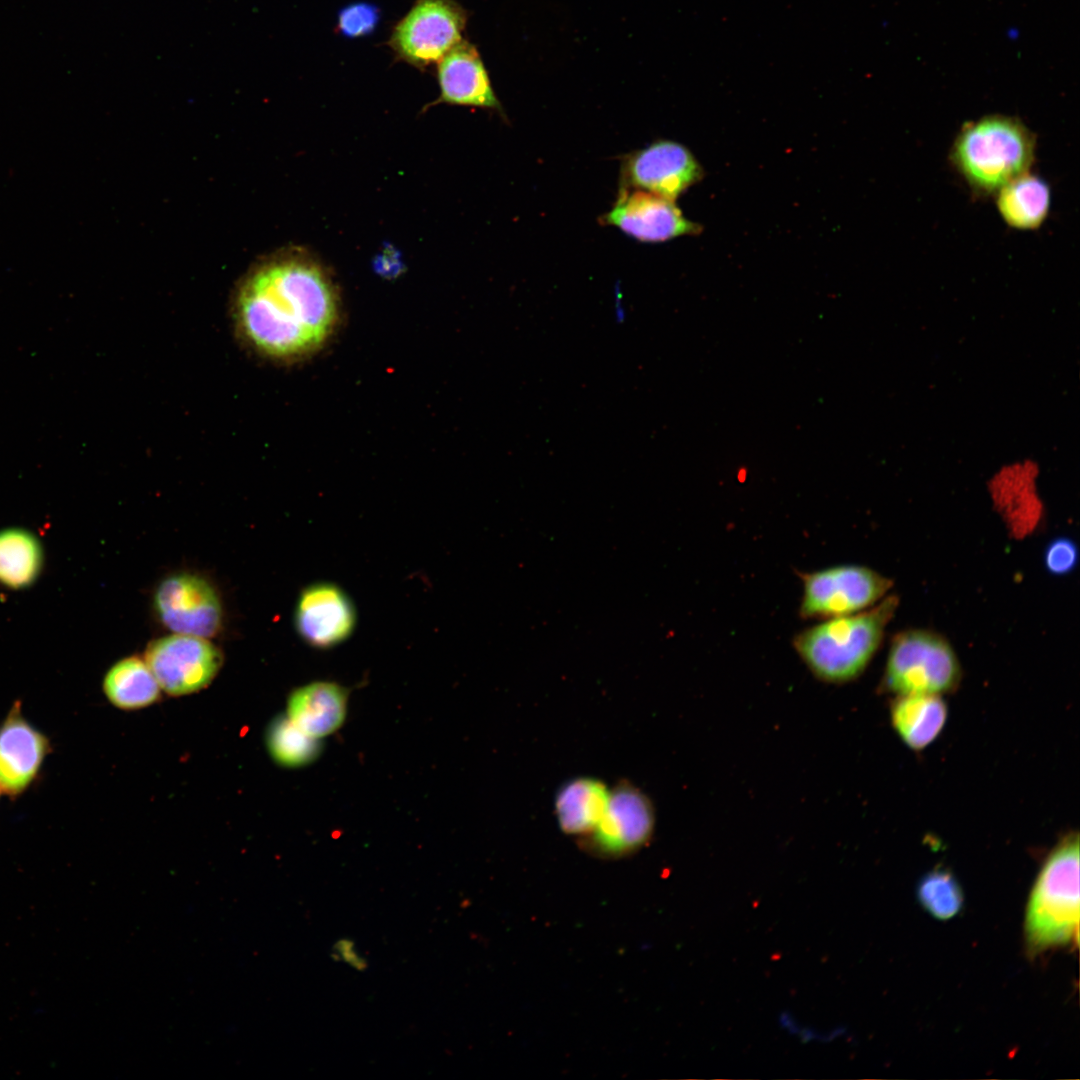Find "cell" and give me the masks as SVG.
<instances>
[{
  "mask_svg": "<svg viewBox=\"0 0 1080 1080\" xmlns=\"http://www.w3.org/2000/svg\"><path fill=\"white\" fill-rule=\"evenodd\" d=\"M336 315V295L325 273L294 258L258 269L243 284L235 305L243 338L272 358L316 349L331 333Z\"/></svg>",
  "mask_w": 1080,
  "mask_h": 1080,
  "instance_id": "6da1fadb",
  "label": "cell"
},
{
  "mask_svg": "<svg viewBox=\"0 0 1080 1080\" xmlns=\"http://www.w3.org/2000/svg\"><path fill=\"white\" fill-rule=\"evenodd\" d=\"M1036 147L1035 134L1021 119L989 114L961 126L949 161L975 196L990 197L1031 171Z\"/></svg>",
  "mask_w": 1080,
  "mask_h": 1080,
  "instance_id": "7a4b0ae2",
  "label": "cell"
},
{
  "mask_svg": "<svg viewBox=\"0 0 1080 1080\" xmlns=\"http://www.w3.org/2000/svg\"><path fill=\"white\" fill-rule=\"evenodd\" d=\"M897 603L891 596L867 611L825 619L796 634L793 647L818 679L830 683L853 680L876 653Z\"/></svg>",
  "mask_w": 1080,
  "mask_h": 1080,
  "instance_id": "3957f363",
  "label": "cell"
},
{
  "mask_svg": "<svg viewBox=\"0 0 1080 1080\" xmlns=\"http://www.w3.org/2000/svg\"><path fill=\"white\" fill-rule=\"evenodd\" d=\"M1079 835L1070 832L1053 848L1034 883L1025 935L1034 952L1078 939Z\"/></svg>",
  "mask_w": 1080,
  "mask_h": 1080,
  "instance_id": "277c9868",
  "label": "cell"
},
{
  "mask_svg": "<svg viewBox=\"0 0 1080 1080\" xmlns=\"http://www.w3.org/2000/svg\"><path fill=\"white\" fill-rule=\"evenodd\" d=\"M961 680L956 653L942 636L909 630L892 641L883 675V688L897 695H943Z\"/></svg>",
  "mask_w": 1080,
  "mask_h": 1080,
  "instance_id": "5b68a950",
  "label": "cell"
},
{
  "mask_svg": "<svg viewBox=\"0 0 1080 1080\" xmlns=\"http://www.w3.org/2000/svg\"><path fill=\"white\" fill-rule=\"evenodd\" d=\"M467 19L455 0H417L394 26L388 44L398 59L424 69L463 40Z\"/></svg>",
  "mask_w": 1080,
  "mask_h": 1080,
  "instance_id": "8992f818",
  "label": "cell"
},
{
  "mask_svg": "<svg viewBox=\"0 0 1080 1080\" xmlns=\"http://www.w3.org/2000/svg\"><path fill=\"white\" fill-rule=\"evenodd\" d=\"M799 614L804 619L846 616L874 605L892 586L878 572L860 565H838L801 574Z\"/></svg>",
  "mask_w": 1080,
  "mask_h": 1080,
  "instance_id": "52a82bcc",
  "label": "cell"
},
{
  "mask_svg": "<svg viewBox=\"0 0 1080 1080\" xmlns=\"http://www.w3.org/2000/svg\"><path fill=\"white\" fill-rule=\"evenodd\" d=\"M143 658L162 691L174 697L209 686L223 664L221 650L208 638L179 633L152 640Z\"/></svg>",
  "mask_w": 1080,
  "mask_h": 1080,
  "instance_id": "ba28073f",
  "label": "cell"
},
{
  "mask_svg": "<svg viewBox=\"0 0 1080 1080\" xmlns=\"http://www.w3.org/2000/svg\"><path fill=\"white\" fill-rule=\"evenodd\" d=\"M655 812L648 796L622 780L610 790L606 809L597 825L578 838L587 852L606 858L629 855L648 843L654 832Z\"/></svg>",
  "mask_w": 1080,
  "mask_h": 1080,
  "instance_id": "9c48e42d",
  "label": "cell"
},
{
  "mask_svg": "<svg viewBox=\"0 0 1080 1080\" xmlns=\"http://www.w3.org/2000/svg\"><path fill=\"white\" fill-rule=\"evenodd\" d=\"M153 608L159 622L172 633L209 639L223 625L219 593L194 573L177 572L162 579L153 594Z\"/></svg>",
  "mask_w": 1080,
  "mask_h": 1080,
  "instance_id": "30bf717a",
  "label": "cell"
},
{
  "mask_svg": "<svg viewBox=\"0 0 1080 1080\" xmlns=\"http://www.w3.org/2000/svg\"><path fill=\"white\" fill-rule=\"evenodd\" d=\"M703 175L688 148L675 141L657 140L623 157L619 190H643L675 201Z\"/></svg>",
  "mask_w": 1080,
  "mask_h": 1080,
  "instance_id": "8fae6325",
  "label": "cell"
},
{
  "mask_svg": "<svg viewBox=\"0 0 1080 1080\" xmlns=\"http://www.w3.org/2000/svg\"><path fill=\"white\" fill-rule=\"evenodd\" d=\"M293 619L298 636L307 645L326 650L352 636L357 626V610L341 586L318 581L299 593Z\"/></svg>",
  "mask_w": 1080,
  "mask_h": 1080,
  "instance_id": "7c38bea8",
  "label": "cell"
},
{
  "mask_svg": "<svg viewBox=\"0 0 1080 1080\" xmlns=\"http://www.w3.org/2000/svg\"><path fill=\"white\" fill-rule=\"evenodd\" d=\"M600 223L614 226L627 236L645 243H659L695 235L702 227L683 215L675 201L643 190H619L611 209Z\"/></svg>",
  "mask_w": 1080,
  "mask_h": 1080,
  "instance_id": "4fadbf2b",
  "label": "cell"
},
{
  "mask_svg": "<svg viewBox=\"0 0 1080 1080\" xmlns=\"http://www.w3.org/2000/svg\"><path fill=\"white\" fill-rule=\"evenodd\" d=\"M50 751L49 739L12 705L0 725V791L21 795L35 780Z\"/></svg>",
  "mask_w": 1080,
  "mask_h": 1080,
  "instance_id": "5bb4252c",
  "label": "cell"
},
{
  "mask_svg": "<svg viewBox=\"0 0 1080 1080\" xmlns=\"http://www.w3.org/2000/svg\"><path fill=\"white\" fill-rule=\"evenodd\" d=\"M437 64L440 97L435 104L472 106L503 113L489 74L473 44L462 40Z\"/></svg>",
  "mask_w": 1080,
  "mask_h": 1080,
  "instance_id": "9a60e30c",
  "label": "cell"
},
{
  "mask_svg": "<svg viewBox=\"0 0 1080 1080\" xmlns=\"http://www.w3.org/2000/svg\"><path fill=\"white\" fill-rule=\"evenodd\" d=\"M349 690L333 681H313L295 688L287 699L286 716L307 735L321 739L345 721Z\"/></svg>",
  "mask_w": 1080,
  "mask_h": 1080,
  "instance_id": "2e32d148",
  "label": "cell"
},
{
  "mask_svg": "<svg viewBox=\"0 0 1080 1080\" xmlns=\"http://www.w3.org/2000/svg\"><path fill=\"white\" fill-rule=\"evenodd\" d=\"M948 718L941 695H897L890 705V720L897 736L910 749L920 751L940 735Z\"/></svg>",
  "mask_w": 1080,
  "mask_h": 1080,
  "instance_id": "e0dca14e",
  "label": "cell"
},
{
  "mask_svg": "<svg viewBox=\"0 0 1080 1080\" xmlns=\"http://www.w3.org/2000/svg\"><path fill=\"white\" fill-rule=\"evenodd\" d=\"M609 796L606 784L594 777H576L561 785L554 803L561 831L578 838L588 834L601 819Z\"/></svg>",
  "mask_w": 1080,
  "mask_h": 1080,
  "instance_id": "ac0fdd59",
  "label": "cell"
},
{
  "mask_svg": "<svg viewBox=\"0 0 1080 1080\" xmlns=\"http://www.w3.org/2000/svg\"><path fill=\"white\" fill-rule=\"evenodd\" d=\"M994 196L1000 217L1013 229L1037 230L1049 215L1050 186L1031 171L1004 185Z\"/></svg>",
  "mask_w": 1080,
  "mask_h": 1080,
  "instance_id": "d6986e66",
  "label": "cell"
},
{
  "mask_svg": "<svg viewBox=\"0 0 1080 1080\" xmlns=\"http://www.w3.org/2000/svg\"><path fill=\"white\" fill-rule=\"evenodd\" d=\"M161 687L144 658L128 656L106 672L103 692L109 702L122 710L148 707L161 698Z\"/></svg>",
  "mask_w": 1080,
  "mask_h": 1080,
  "instance_id": "ffe728a7",
  "label": "cell"
},
{
  "mask_svg": "<svg viewBox=\"0 0 1080 1080\" xmlns=\"http://www.w3.org/2000/svg\"><path fill=\"white\" fill-rule=\"evenodd\" d=\"M43 551L29 531L9 528L0 531V583L13 589L30 586L39 576Z\"/></svg>",
  "mask_w": 1080,
  "mask_h": 1080,
  "instance_id": "44dd1931",
  "label": "cell"
},
{
  "mask_svg": "<svg viewBox=\"0 0 1080 1080\" xmlns=\"http://www.w3.org/2000/svg\"><path fill=\"white\" fill-rule=\"evenodd\" d=\"M265 743L272 760L284 768H301L315 761L321 753L320 739L313 738L286 715L274 718L265 733Z\"/></svg>",
  "mask_w": 1080,
  "mask_h": 1080,
  "instance_id": "7402d4cb",
  "label": "cell"
},
{
  "mask_svg": "<svg viewBox=\"0 0 1080 1080\" xmlns=\"http://www.w3.org/2000/svg\"><path fill=\"white\" fill-rule=\"evenodd\" d=\"M917 897L923 908L939 920L951 919L963 905L959 882L944 868H935L920 879Z\"/></svg>",
  "mask_w": 1080,
  "mask_h": 1080,
  "instance_id": "603a6c76",
  "label": "cell"
},
{
  "mask_svg": "<svg viewBox=\"0 0 1080 1080\" xmlns=\"http://www.w3.org/2000/svg\"><path fill=\"white\" fill-rule=\"evenodd\" d=\"M380 20L379 8L369 2L345 6L338 13L337 31L346 38H358L373 33Z\"/></svg>",
  "mask_w": 1080,
  "mask_h": 1080,
  "instance_id": "cb8c5ba5",
  "label": "cell"
},
{
  "mask_svg": "<svg viewBox=\"0 0 1080 1080\" xmlns=\"http://www.w3.org/2000/svg\"><path fill=\"white\" fill-rule=\"evenodd\" d=\"M1078 559L1079 551L1076 543L1064 536L1049 542L1043 555L1046 570L1055 576L1071 573L1076 568Z\"/></svg>",
  "mask_w": 1080,
  "mask_h": 1080,
  "instance_id": "d4e9b609",
  "label": "cell"
},
{
  "mask_svg": "<svg viewBox=\"0 0 1080 1080\" xmlns=\"http://www.w3.org/2000/svg\"><path fill=\"white\" fill-rule=\"evenodd\" d=\"M0 793H1V791H0Z\"/></svg>",
  "mask_w": 1080,
  "mask_h": 1080,
  "instance_id": "484cf974",
  "label": "cell"
}]
</instances>
